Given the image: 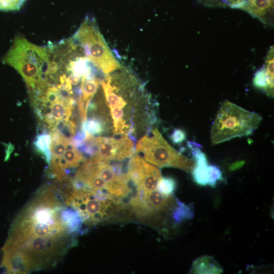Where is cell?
<instances>
[{"label": "cell", "instance_id": "20", "mask_svg": "<svg viewBox=\"0 0 274 274\" xmlns=\"http://www.w3.org/2000/svg\"><path fill=\"white\" fill-rule=\"evenodd\" d=\"M222 180V173L220 168L215 165H209L208 185L215 187L217 181Z\"/></svg>", "mask_w": 274, "mask_h": 274}, {"label": "cell", "instance_id": "8", "mask_svg": "<svg viewBox=\"0 0 274 274\" xmlns=\"http://www.w3.org/2000/svg\"><path fill=\"white\" fill-rule=\"evenodd\" d=\"M141 200L149 215L158 212L167 211L175 206L172 195L166 196L157 190L138 191Z\"/></svg>", "mask_w": 274, "mask_h": 274}, {"label": "cell", "instance_id": "19", "mask_svg": "<svg viewBox=\"0 0 274 274\" xmlns=\"http://www.w3.org/2000/svg\"><path fill=\"white\" fill-rule=\"evenodd\" d=\"M176 182L172 178H161L159 180L157 189V190L163 195L169 196L173 194L176 188Z\"/></svg>", "mask_w": 274, "mask_h": 274}, {"label": "cell", "instance_id": "21", "mask_svg": "<svg viewBox=\"0 0 274 274\" xmlns=\"http://www.w3.org/2000/svg\"><path fill=\"white\" fill-rule=\"evenodd\" d=\"M26 0H0V10L11 11L18 10Z\"/></svg>", "mask_w": 274, "mask_h": 274}, {"label": "cell", "instance_id": "17", "mask_svg": "<svg viewBox=\"0 0 274 274\" xmlns=\"http://www.w3.org/2000/svg\"><path fill=\"white\" fill-rule=\"evenodd\" d=\"M253 83L256 87L263 89L268 95L273 96V85L268 79L265 66L255 73Z\"/></svg>", "mask_w": 274, "mask_h": 274}, {"label": "cell", "instance_id": "16", "mask_svg": "<svg viewBox=\"0 0 274 274\" xmlns=\"http://www.w3.org/2000/svg\"><path fill=\"white\" fill-rule=\"evenodd\" d=\"M177 207L173 213V218L177 223H180L188 220L192 219L194 217L193 206L191 204H186L176 200Z\"/></svg>", "mask_w": 274, "mask_h": 274}, {"label": "cell", "instance_id": "2", "mask_svg": "<svg viewBox=\"0 0 274 274\" xmlns=\"http://www.w3.org/2000/svg\"><path fill=\"white\" fill-rule=\"evenodd\" d=\"M49 61L47 47L36 45L23 37H16L3 62L14 68L24 80L29 92L41 80Z\"/></svg>", "mask_w": 274, "mask_h": 274}, {"label": "cell", "instance_id": "4", "mask_svg": "<svg viewBox=\"0 0 274 274\" xmlns=\"http://www.w3.org/2000/svg\"><path fill=\"white\" fill-rule=\"evenodd\" d=\"M63 193L66 204L75 210L87 224H94L109 219L115 209L124 207L118 199L84 187L74 188L71 185Z\"/></svg>", "mask_w": 274, "mask_h": 274}, {"label": "cell", "instance_id": "9", "mask_svg": "<svg viewBox=\"0 0 274 274\" xmlns=\"http://www.w3.org/2000/svg\"><path fill=\"white\" fill-rule=\"evenodd\" d=\"M75 102V98L69 97L51 104L49 106V112L42 119L47 124L49 128L52 129L59 121L69 119Z\"/></svg>", "mask_w": 274, "mask_h": 274}, {"label": "cell", "instance_id": "3", "mask_svg": "<svg viewBox=\"0 0 274 274\" xmlns=\"http://www.w3.org/2000/svg\"><path fill=\"white\" fill-rule=\"evenodd\" d=\"M262 119L257 113L225 100L220 106L212 125V145L251 135L258 127Z\"/></svg>", "mask_w": 274, "mask_h": 274}, {"label": "cell", "instance_id": "10", "mask_svg": "<svg viewBox=\"0 0 274 274\" xmlns=\"http://www.w3.org/2000/svg\"><path fill=\"white\" fill-rule=\"evenodd\" d=\"M187 144L192 150L195 161L194 168L191 171L193 179L200 186L208 185L209 164L207 156L201 151L198 144L192 142H188Z\"/></svg>", "mask_w": 274, "mask_h": 274}, {"label": "cell", "instance_id": "23", "mask_svg": "<svg viewBox=\"0 0 274 274\" xmlns=\"http://www.w3.org/2000/svg\"><path fill=\"white\" fill-rule=\"evenodd\" d=\"M169 138L174 144H180L186 140V133L182 129L176 128L170 135Z\"/></svg>", "mask_w": 274, "mask_h": 274}, {"label": "cell", "instance_id": "18", "mask_svg": "<svg viewBox=\"0 0 274 274\" xmlns=\"http://www.w3.org/2000/svg\"><path fill=\"white\" fill-rule=\"evenodd\" d=\"M53 128L56 129L63 137L72 140L76 133L77 128L76 125L73 121L69 119H63L57 122Z\"/></svg>", "mask_w": 274, "mask_h": 274}, {"label": "cell", "instance_id": "13", "mask_svg": "<svg viewBox=\"0 0 274 274\" xmlns=\"http://www.w3.org/2000/svg\"><path fill=\"white\" fill-rule=\"evenodd\" d=\"M223 268L213 257L202 256L196 259L191 266V272L193 273H221Z\"/></svg>", "mask_w": 274, "mask_h": 274}, {"label": "cell", "instance_id": "1", "mask_svg": "<svg viewBox=\"0 0 274 274\" xmlns=\"http://www.w3.org/2000/svg\"><path fill=\"white\" fill-rule=\"evenodd\" d=\"M54 187H44L18 214L3 248L8 273H26L54 266L72 243L82 219L67 208Z\"/></svg>", "mask_w": 274, "mask_h": 274}, {"label": "cell", "instance_id": "14", "mask_svg": "<svg viewBox=\"0 0 274 274\" xmlns=\"http://www.w3.org/2000/svg\"><path fill=\"white\" fill-rule=\"evenodd\" d=\"M35 149L41 154L45 160L50 164L51 159V138L46 131L39 133L33 142Z\"/></svg>", "mask_w": 274, "mask_h": 274}, {"label": "cell", "instance_id": "22", "mask_svg": "<svg viewBox=\"0 0 274 274\" xmlns=\"http://www.w3.org/2000/svg\"><path fill=\"white\" fill-rule=\"evenodd\" d=\"M273 47L271 46L268 52L264 65L270 83L273 85Z\"/></svg>", "mask_w": 274, "mask_h": 274}, {"label": "cell", "instance_id": "7", "mask_svg": "<svg viewBox=\"0 0 274 274\" xmlns=\"http://www.w3.org/2000/svg\"><path fill=\"white\" fill-rule=\"evenodd\" d=\"M127 174L138 191L156 190L162 178L157 167L146 161L137 153L129 160Z\"/></svg>", "mask_w": 274, "mask_h": 274}, {"label": "cell", "instance_id": "15", "mask_svg": "<svg viewBox=\"0 0 274 274\" xmlns=\"http://www.w3.org/2000/svg\"><path fill=\"white\" fill-rule=\"evenodd\" d=\"M81 126L86 133V136L98 135L105 131V121L99 117H93L82 122Z\"/></svg>", "mask_w": 274, "mask_h": 274}, {"label": "cell", "instance_id": "12", "mask_svg": "<svg viewBox=\"0 0 274 274\" xmlns=\"http://www.w3.org/2000/svg\"><path fill=\"white\" fill-rule=\"evenodd\" d=\"M99 147L96 154L92 156L100 161L109 162L117 160L119 139L113 138L99 137Z\"/></svg>", "mask_w": 274, "mask_h": 274}, {"label": "cell", "instance_id": "5", "mask_svg": "<svg viewBox=\"0 0 274 274\" xmlns=\"http://www.w3.org/2000/svg\"><path fill=\"white\" fill-rule=\"evenodd\" d=\"M72 38L88 60L105 75L123 67L110 49L94 18L86 16Z\"/></svg>", "mask_w": 274, "mask_h": 274}, {"label": "cell", "instance_id": "6", "mask_svg": "<svg viewBox=\"0 0 274 274\" xmlns=\"http://www.w3.org/2000/svg\"><path fill=\"white\" fill-rule=\"evenodd\" d=\"M135 153L160 168L172 167L191 172L194 161L176 151L166 141L157 128L149 129L147 135L137 143Z\"/></svg>", "mask_w": 274, "mask_h": 274}, {"label": "cell", "instance_id": "11", "mask_svg": "<svg viewBox=\"0 0 274 274\" xmlns=\"http://www.w3.org/2000/svg\"><path fill=\"white\" fill-rule=\"evenodd\" d=\"M273 0H250L245 11L263 23L271 25L273 23Z\"/></svg>", "mask_w": 274, "mask_h": 274}, {"label": "cell", "instance_id": "24", "mask_svg": "<svg viewBox=\"0 0 274 274\" xmlns=\"http://www.w3.org/2000/svg\"><path fill=\"white\" fill-rule=\"evenodd\" d=\"M244 161H240L234 162V163H233L230 166L229 169L230 170H235L242 167L244 165Z\"/></svg>", "mask_w": 274, "mask_h": 274}]
</instances>
